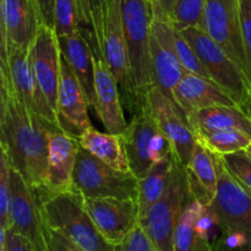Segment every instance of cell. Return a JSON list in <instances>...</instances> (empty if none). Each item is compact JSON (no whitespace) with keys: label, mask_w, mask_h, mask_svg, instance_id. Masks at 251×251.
I'll list each match as a JSON object with an SVG mask.
<instances>
[{"label":"cell","mask_w":251,"mask_h":251,"mask_svg":"<svg viewBox=\"0 0 251 251\" xmlns=\"http://www.w3.org/2000/svg\"><path fill=\"white\" fill-rule=\"evenodd\" d=\"M146 107L159 131L171 145L179 163L186 168L195 150L196 136L186 115L158 86L153 85L146 95Z\"/></svg>","instance_id":"cell-9"},{"label":"cell","mask_w":251,"mask_h":251,"mask_svg":"<svg viewBox=\"0 0 251 251\" xmlns=\"http://www.w3.org/2000/svg\"><path fill=\"white\" fill-rule=\"evenodd\" d=\"M240 27L245 54L251 66V0H239Z\"/></svg>","instance_id":"cell-37"},{"label":"cell","mask_w":251,"mask_h":251,"mask_svg":"<svg viewBox=\"0 0 251 251\" xmlns=\"http://www.w3.org/2000/svg\"><path fill=\"white\" fill-rule=\"evenodd\" d=\"M212 251H227L226 249V247L223 245L222 243V239H217L215 243H213V250Z\"/></svg>","instance_id":"cell-42"},{"label":"cell","mask_w":251,"mask_h":251,"mask_svg":"<svg viewBox=\"0 0 251 251\" xmlns=\"http://www.w3.org/2000/svg\"><path fill=\"white\" fill-rule=\"evenodd\" d=\"M206 0H176L173 24L176 29L196 27L205 29Z\"/></svg>","instance_id":"cell-30"},{"label":"cell","mask_w":251,"mask_h":251,"mask_svg":"<svg viewBox=\"0 0 251 251\" xmlns=\"http://www.w3.org/2000/svg\"><path fill=\"white\" fill-rule=\"evenodd\" d=\"M107 0H77L81 19V31L92 48L96 58L100 54V32Z\"/></svg>","instance_id":"cell-28"},{"label":"cell","mask_w":251,"mask_h":251,"mask_svg":"<svg viewBox=\"0 0 251 251\" xmlns=\"http://www.w3.org/2000/svg\"><path fill=\"white\" fill-rule=\"evenodd\" d=\"M10 164L6 156L0 151V227L11 228V179Z\"/></svg>","instance_id":"cell-33"},{"label":"cell","mask_w":251,"mask_h":251,"mask_svg":"<svg viewBox=\"0 0 251 251\" xmlns=\"http://www.w3.org/2000/svg\"><path fill=\"white\" fill-rule=\"evenodd\" d=\"M244 151L247 152V153H248V156H250V157H251V142H250V145H249V146H248L247 149L244 150Z\"/></svg>","instance_id":"cell-43"},{"label":"cell","mask_w":251,"mask_h":251,"mask_svg":"<svg viewBox=\"0 0 251 251\" xmlns=\"http://www.w3.org/2000/svg\"><path fill=\"white\" fill-rule=\"evenodd\" d=\"M29 54L37 82L55 112L61 73V51L55 31L43 24L39 25Z\"/></svg>","instance_id":"cell-18"},{"label":"cell","mask_w":251,"mask_h":251,"mask_svg":"<svg viewBox=\"0 0 251 251\" xmlns=\"http://www.w3.org/2000/svg\"><path fill=\"white\" fill-rule=\"evenodd\" d=\"M95 92L96 114L98 115L105 131L122 135L129 123L125 119L124 104L119 85L103 58L95 56Z\"/></svg>","instance_id":"cell-20"},{"label":"cell","mask_w":251,"mask_h":251,"mask_svg":"<svg viewBox=\"0 0 251 251\" xmlns=\"http://www.w3.org/2000/svg\"><path fill=\"white\" fill-rule=\"evenodd\" d=\"M221 157L228 172L251 194V157L244 150Z\"/></svg>","instance_id":"cell-34"},{"label":"cell","mask_w":251,"mask_h":251,"mask_svg":"<svg viewBox=\"0 0 251 251\" xmlns=\"http://www.w3.org/2000/svg\"><path fill=\"white\" fill-rule=\"evenodd\" d=\"M44 235H46L47 251H86L61 232L47 226L46 222H44Z\"/></svg>","instance_id":"cell-36"},{"label":"cell","mask_w":251,"mask_h":251,"mask_svg":"<svg viewBox=\"0 0 251 251\" xmlns=\"http://www.w3.org/2000/svg\"><path fill=\"white\" fill-rule=\"evenodd\" d=\"M29 49L9 48L0 63L7 66L12 85L25 104L48 124L59 127L56 114L42 92L32 68Z\"/></svg>","instance_id":"cell-17"},{"label":"cell","mask_w":251,"mask_h":251,"mask_svg":"<svg viewBox=\"0 0 251 251\" xmlns=\"http://www.w3.org/2000/svg\"><path fill=\"white\" fill-rule=\"evenodd\" d=\"M58 43L61 55L68 61L87 95L90 105L96 109L95 54L85 34L80 29L73 36L58 37Z\"/></svg>","instance_id":"cell-22"},{"label":"cell","mask_w":251,"mask_h":251,"mask_svg":"<svg viewBox=\"0 0 251 251\" xmlns=\"http://www.w3.org/2000/svg\"><path fill=\"white\" fill-rule=\"evenodd\" d=\"M176 162V157L174 152H172L164 159L154 163L144 178L139 179L137 205H139L140 217L146 215L147 211L166 193Z\"/></svg>","instance_id":"cell-26"},{"label":"cell","mask_w":251,"mask_h":251,"mask_svg":"<svg viewBox=\"0 0 251 251\" xmlns=\"http://www.w3.org/2000/svg\"><path fill=\"white\" fill-rule=\"evenodd\" d=\"M174 47H176V55H178L179 61L183 65L184 70L189 71V73L196 74V75L203 76V77L211 78L210 74H208L207 69L203 65L201 59L194 50L191 44L186 41L185 37L181 34L179 29L176 28V33H174ZM212 80V78H211Z\"/></svg>","instance_id":"cell-32"},{"label":"cell","mask_w":251,"mask_h":251,"mask_svg":"<svg viewBox=\"0 0 251 251\" xmlns=\"http://www.w3.org/2000/svg\"><path fill=\"white\" fill-rule=\"evenodd\" d=\"M201 201L191 195L184 208L174 233V251H212L213 244L200 234L198 221L202 212Z\"/></svg>","instance_id":"cell-27"},{"label":"cell","mask_w":251,"mask_h":251,"mask_svg":"<svg viewBox=\"0 0 251 251\" xmlns=\"http://www.w3.org/2000/svg\"><path fill=\"white\" fill-rule=\"evenodd\" d=\"M50 129L59 127L48 124L25 104L12 85L7 66L0 63V151L33 190L46 184Z\"/></svg>","instance_id":"cell-1"},{"label":"cell","mask_w":251,"mask_h":251,"mask_svg":"<svg viewBox=\"0 0 251 251\" xmlns=\"http://www.w3.org/2000/svg\"><path fill=\"white\" fill-rule=\"evenodd\" d=\"M218 188L211 207L218 216L223 230L247 235L251 245V194L226 168L220 154L215 153Z\"/></svg>","instance_id":"cell-10"},{"label":"cell","mask_w":251,"mask_h":251,"mask_svg":"<svg viewBox=\"0 0 251 251\" xmlns=\"http://www.w3.org/2000/svg\"><path fill=\"white\" fill-rule=\"evenodd\" d=\"M10 179L12 190L10 229L26 237L34 251H47L44 221L33 189L12 168L10 169Z\"/></svg>","instance_id":"cell-16"},{"label":"cell","mask_w":251,"mask_h":251,"mask_svg":"<svg viewBox=\"0 0 251 251\" xmlns=\"http://www.w3.org/2000/svg\"><path fill=\"white\" fill-rule=\"evenodd\" d=\"M185 169L188 172L191 195L205 206H210L215 200L218 188L215 153L198 142Z\"/></svg>","instance_id":"cell-23"},{"label":"cell","mask_w":251,"mask_h":251,"mask_svg":"<svg viewBox=\"0 0 251 251\" xmlns=\"http://www.w3.org/2000/svg\"><path fill=\"white\" fill-rule=\"evenodd\" d=\"M115 251H158L142 227L137 225L120 244L115 247Z\"/></svg>","instance_id":"cell-35"},{"label":"cell","mask_w":251,"mask_h":251,"mask_svg":"<svg viewBox=\"0 0 251 251\" xmlns=\"http://www.w3.org/2000/svg\"><path fill=\"white\" fill-rule=\"evenodd\" d=\"M47 226L59 230L86 251H115L98 230L78 191L50 195L44 189L33 190Z\"/></svg>","instance_id":"cell-2"},{"label":"cell","mask_w":251,"mask_h":251,"mask_svg":"<svg viewBox=\"0 0 251 251\" xmlns=\"http://www.w3.org/2000/svg\"><path fill=\"white\" fill-rule=\"evenodd\" d=\"M41 22L54 29V6L55 0H36Z\"/></svg>","instance_id":"cell-39"},{"label":"cell","mask_w":251,"mask_h":251,"mask_svg":"<svg viewBox=\"0 0 251 251\" xmlns=\"http://www.w3.org/2000/svg\"><path fill=\"white\" fill-rule=\"evenodd\" d=\"M123 28L129 48L132 76L140 100L146 105V95L154 85L150 58V36L153 11L149 0H119Z\"/></svg>","instance_id":"cell-5"},{"label":"cell","mask_w":251,"mask_h":251,"mask_svg":"<svg viewBox=\"0 0 251 251\" xmlns=\"http://www.w3.org/2000/svg\"><path fill=\"white\" fill-rule=\"evenodd\" d=\"M100 54L114 75L125 109L132 115L145 107L136 92L119 0H107L100 32Z\"/></svg>","instance_id":"cell-3"},{"label":"cell","mask_w":251,"mask_h":251,"mask_svg":"<svg viewBox=\"0 0 251 251\" xmlns=\"http://www.w3.org/2000/svg\"><path fill=\"white\" fill-rule=\"evenodd\" d=\"M203 31L225 49L251 81V66L245 54L240 27L239 0H206Z\"/></svg>","instance_id":"cell-11"},{"label":"cell","mask_w":251,"mask_h":251,"mask_svg":"<svg viewBox=\"0 0 251 251\" xmlns=\"http://www.w3.org/2000/svg\"><path fill=\"white\" fill-rule=\"evenodd\" d=\"M176 26L171 20L153 19L150 36V58L154 85L174 100V91L185 74L174 47Z\"/></svg>","instance_id":"cell-12"},{"label":"cell","mask_w":251,"mask_h":251,"mask_svg":"<svg viewBox=\"0 0 251 251\" xmlns=\"http://www.w3.org/2000/svg\"><path fill=\"white\" fill-rule=\"evenodd\" d=\"M0 251H34V248L26 237L9 229L5 244L0 247Z\"/></svg>","instance_id":"cell-38"},{"label":"cell","mask_w":251,"mask_h":251,"mask_svg":"<svg viewBox=\"0 0 251 251\" xmlns=\"http://www.w3.org/2000/svg\"><path fill=\"white\" fill-rule=\"evenodd\" d=\"M196 141L217 154H227L245 150L251 137L239 130H211L195 132Z\"/></svg>","instance_id":"cell-29"},{"label":"cell","mask_w":251,"mask_h":251,"mask_svg":"<svg viewBox=\"0 0 251 251\" xmlns=\"http://www.w3.org/2000/svg\"><path fill=\"white\" fill-rule=\"evenodd\" d=\"M174 102L188 114L210 107H238L232 96L211 78L185 71L174 91Z\"/></svg>","instance_id":"cell-21"},{"label":"cell","mask_w":251,"mask_h":251,"mask_svg":"<svg viewBox=\"0 0 251 251\" xmlns=\"http://www.w3.org/2000/svg\"><path fill=\"white\" fill-rule=\"evenodd\" d=\"M80 146L117 171L129 173L130 167L120 135L100 132L90 126L78 139Z\"/></svg>","instance_id":"cell-25"},{"label":"cell","mask_w":251,"mask_h":251,"mask_svg":"<svg viewBox=\"0 0 251 251\" xmlns=\"http://www.w3.org/2000/svg\"><path fill=\"white\" fill-rule=\"evenodd\" d=\"M86 211L100 234L114 247L139 225L137 201L114 198H83Z\"/></svg>","instance_id":"cell-14"},{"label":"cell","mask_w":251,"mask_h":251,"mask_svg":"<svg viewBox=\"0 0 251 251\" xmlns=\"http://www.w3.org/2000/svg\"><path fill=\"white\" fill-rule=\"evenodd\" d=\"M80 149L78 140L60 129L48 131V161L44 190L50 195L77 191L74 186V172Z\"/></svg>","instance_id":"cell-19"},{"label":"cell","mask_w":251,"mask_h":251,"mask_svg":"<svg viewBox=\"0 0 251 251\" xmlns=\"http://www.w3.org/2000/svg\"><path fill=\"white\" fill-rule=\"evenodd\" d=\"M81 29L77 0H55L54 31L58 37L73 36Z\"/></svg>","instance_id":"cell-31"},{"label":"cell","mask_w":251,"mask_h":251,"mask_svg":"<svg viewBox=\"0 0 251 251\" xmlns=\"http://www.w3.org/2000/svg\"><path fill=\"white\" fill-rule=\"evenodd\" d=\"M41 24L36 0H0V59L9 48H31Z\"/></svg>","instance_id":"cell-13"},{"label":"cell","mask_w":251,"mask_h":251,"mask_svg":"<svg viewBox=\"0 0 251 251\" xmlns=\"http://www.w3.org/2000/svg\"><path fill=\"white\" fill-rule=\"evenodd\" d=\"M88 98L68 61L61 55L60 83L56 102V119L64 134L78 140L91 125Z\"/></svg>","instance_id":"cell-15"},{"label":"cell","mask_w":251,"mask_h":251,"mask_svg":"<svg viewBox=\"0 0 251 251\" xmlns=\"http://www.w3.org/2000/svg\"><path fill=\"white\" fill-rule=\"evenodd\" d=\"M190 198L188 172L176 159L166 193L139 218V225L158 251H174L176 225Z\"/></svg>","instance_id":"cell-6"},{"label":"cell","mask_w":251,"mask_h":251,"mask_svg":"<svg viewBox=\"0 0 251 251\" xmlns=\"http://www.w3.org/2000/svg\"><path fill=\"white\" fill-rule=\"evenodd\" d=\"M149 2L151 4L152 11H153V19H164L161 6H159V0H149Z\"/></svg>","instance_id":"cell-41"},{"label":"cell","mask_w":251,"mask_h":251,"mask_svg":"<svg viewBox=\"0 0 251 251\" xmlns=\"http://www.w3.org/2000/svg\"><path fill=\"white\" fill-rule=\"evenodd\" d=\"M139 179L117 171L80 146L74 172V186L85 199L114 198L137 201Z\"/></svg>","instance_id":"cell-7"},{"label":"cell","mask_w":251,"mask_h":251,"mask_svg":"<svg viewBox=\"0 0 251 251\" xmlns=\"http://www.w3.org/2000/svg\"><path fill=\"white\" fill-rule=\"evenodd\" d=\"M180 32L206 66L211 78L251 117V81L245 71L203 29L189 27Z\"/></svg>","instance_id":"cell-4"},{"label":"cell","mask_w":251,"mask_h":251,"mask_svg":"<svg viewBox=\"0 0 251 251\" xmlns=\"http://www.w3.org/2000/svg\"><path fill=\"white\" fill-rule=\"evenodd\" d=\"M186 115L194 134L211 130H239L251 137V117L239 107H210Z\"/></svg>","instance_id":"cell-24"},{"label":"cell","mask_w":251,"mask_h":251,"mask_svg":"<svg viewBox=\"0 0 251 251\" xmlns=\"http://www.w3.org/2000/svg\"><path fill=\"white\" fill-rule=\"evenodd\" d=\"M159 6H161L162 14L164 19L171 20L173 22L174 6H176V0H159Z\"/></svg>","instance_id":"cell-40"},{"label":"cell","mask_w":251,"mask_h":251,"mask_svg":"<svg viewBox=\"0 0 251 251\" xmlns=\"http://www.w3.org/2000/svg\"><path fill=\"white\" fill-rule=\"evenodd\" d=\"M120 137L124 145L130 172L137 179L144 178L154 163L164 159L173 152L146 105L132 115L126 130Z\"/></svg>","instance_id":"cell-8"}]
</instances>
